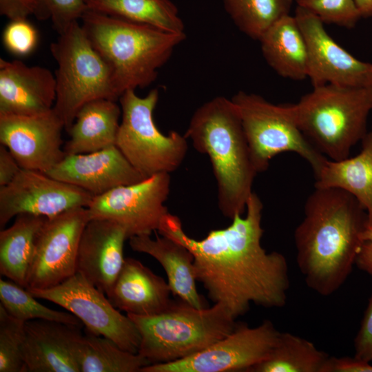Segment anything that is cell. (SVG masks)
<instances>
[{
    "label": "cell",
    "mask_w": 372,
    "mask_h": 372,
    "mask_svg": "<svg viewBox=\"0 0 372 372\" xmlns=\"http://www.w3.org/2000/svg\"><path fill=\"white\" fill-rule=\"evenodd\" d=\"M262 209V202L253 192L245 217L236 215L227 227L211 230L202 240L187 235L180 218L169 212L157 230L192 252L197 281L209 298L225 307L235 319L251 303L265 308H280L287 303V260L281 253H268L261 245Z\"/></svg>",
    "instance_id": "1"
},
{
    "label": "cell",
    "mask_w": 372,
    "mask_h": 372,
    "mask_svg": "<svg viewBox=\"0 0 372 372\" xmlns=\"http://www.w3.org/2000/svg\"><path fill=\"white\" fill-rule=\"evenodd\" d=\"M368 223L366 210L349 192L315 187L294 231L296 262L309 288L323 296L337 291L355 265Z\"/></svg>",
    "instance_id": "2"
},
{
    "label": "cell",
    "mask_w": 372,
    "mask_h": 372,
    "mask_svg": "<svg viewBox=\"0 0 372 372\" xmlns=\"http://www.w3.org/2000/svg\"><path fill=\"white\" fill-rule=\"evenodd\" d=\"M185 136L209 156L217 185L218 206L232 219L242 215L258 174L238 111L224 96L203 103L193 114Z\"/></svg>",
    "instance_id": "3"
},
{
    "label": "cell",
    "mask_w": 372,
    "mask_h": 372,
    "mask_svg": "<svg viewBox=\"0 0 372 372\" xmlns=\"http://www.w3.org/2000/svg\"><path fill=\"white\" fill-rule=\"evenodd\" d=\"M81 19L91 44L110 68L119 98L127 90L154 82L158 70L186 37L185 32H169L90 10Z\"/></svg>",
    "instance_id": "4"
},
{
    "label": "cell",
    "mask_w": 372,
    "mask_h": 372,
    "mask_svg": "<svg viewBox=\"0 0 372 372\" xmlns=\"http://www.w3.org/2000/svg\"><path fill=\"white\" fill-rule=\"evenodd\" d=\"M141 337L138 353L151 364L176 361L205 349L231 333L236 319L223 304L196 308L172 301L154 316L127 314Z\"/></svg>",
    "instance_id": "5"
},
{
    "label": "cell",
    "mask_w": 372,
    "mask_h": 372,
    "mask_svg": "<svg viewBox=\"0 0 372 372\" xmlns=\"http://www.w3.org/2000/svg\"><path fill=\"white\" fill-rule=\"evenodd\" d=\"M291 107L305 137L331 161L349 157L368 131L372 110L365 88L333 84L313 87Z\"/></svg>",
    "instance_id": "6"
},
{
    "label": "cell",
    "mask_w": 372,
    "mask_h": 372,
    "mask_svg": "<svg viewBox=\"0 0 372 372\" xmlns=\"http://www.w3.org/2000/svg\"><path fill=\"white\" fill-rule=\"evenodd\" d=\"M50 51L57 63L53 109L67 132L85 104L98 99H119L110 68L78 21L59 34L51 43Z\"/></svg>",
    "instance_id": "7"
},
{
    "label": "cell",
    "mask_w": 372,
    "mask_h": 372,
    "mask_svg": "<svg viewBox=\"0 0 372 372\" xmlns=\"http://www.w3.org/2000/svg\"><path fill=\"white\" fill-rule=\"evenodd\" d=\"M158 99L157 89L144 97L127 90L118 99L122 118L116 146L145 178L176 170L188 149L185 135L176 131L165 135L156 127L153 113Z\"/></svg>",
    "instance_id": "8"
},
{
    "label": "cell",
    "mask_w": 372,
    "mask_h": 372,
    "mask_svg": "<svg viewBox=\"0 0 372 372\" xmlns=\"http://www.w3.org/2000/svg\"><path fill=\"white\" fill-rule=\"evenodd\" d=\"M240 114L254 167H269L276 155H300L317 176L328 160L305 137L295 119L291 104L276 105L262 96L239 91L231 99Z\"/></svg>",
    "instance_id": "9"
},
{
    "label": "cell",
    "mask_w": 372,
    "mask_h": 372,
    "mask_svg": "<svg viewBox=\"0 0 372 372\" xmlns=\"http://www.w3.org/2000/svg\"><path fill=\"white\" fill-rule=\"evenodd\" d=\"M27 289L35 298L52 302L74 315L85 331L105 337L123 350L138 353L141 337L133 321L80 273L53 287Z\"/></svg>",
    "instance_id": "10"
},
{
    "label": "cell",
    "mask_w": 372,
    "mask_h": 372,
    "mask_svg": "<svg viewBox=\"0 0 372 372\" xmlns=\"http://www.w3.org/2000/svg\"><path fill=\"white\" fill-rule=\"evenodd\" d=\"M280 334L269 320L256 327L237 324L231 333L202 351L176 361L147 365L140 372L249 371L269 357Z\"/></svg>",
    "instance_id": "11"
},
{
    "label": "cell",
    "mask_w": 372,
    "mask_h": 372,
    "mask_svg": "<svg viewBox=\"0 0 372 372\" xmlns=\"http://www.w3.org/2000/svg\"><path fill=\"white\" fill-rule=\"evenodd\" d=\"M170 185L169 174L159 173L94 196L87 207L90 220L114 222L126 231L128 239L151 235L169 213L164 203L169 196Z\"/></svg>",
    "instance_id": "12"
},
{
    "label": "cell",
    "mask_w": 372,
    "mask_h": 372,
    "mask_svg": "<svg viewBox=\"0 0 372 372\" xmlns=\"http://www.w3.org/2000/svg\"><path fill=\"white\" fill-rule=\"evenodd\" d=\"M89 220L87 207L46 218L37 239L26 289L53 287L76 273L79 242Z\"/></svg>",
    "instance_id": "13"
},
{
    "label": "cell",
    "mask_w": 372,
    "mask_h": 372,
    "mask_svg": "<svg viewBox=\"0 0 372 372\" xmlns=\"http://www.w3.org/2000/svg\"><path fill=\"white\" fill-rule=\"evenodd\" d=\"M94 196L38 170L21 169L8 185L0 187V227L21 214L47 218L76 207H87Z\"/></svg>",
    "instance_id": "14"
},
{
    "label": "cell",
    "mask_w": 372,
    "mask_h": 372,
    "mask_svg": "<svg viewBox=\"0 0 372 372\" xmlns=\"http://www.w3.org/2000/svg\"><path fill=\"white\" fill-rule=\"evenodd\" d=\"M65 125L54 109L30 115L0 114V143L22 169L46 173L65 156Z\"/></svg>",
    "instance_id": "15"
},
{
    "label": "cell",
    "mask_w": 372,
    "mask_h": 372,
    "mask_svg": "<svg viewBox=\"0 0 372 372\" xmlns=\"http://www.w3.org/2000/svg\"><path fill=\"white\" fill-rule=\"evenodd\" d=\"M295 18L304 34L308 54V76L313 87L333 84L365 88L372 79V63L359 60L338 45L324 23L297 6Z\"/></svg>",
    "instance_id": "16"
},
{
    "label": "cell",
    "mask_w": 372,
    "mask_h": 372,
    "mask_svg": "<svg viewBox=\"0 0 372 372\" xmlns=\"http://www.w3.org/2000/svg\"><path fill=\"white\" fill-rule=\"evenodd\" d=\"M45 174L80 187L94 196L146 178L116 145L91 153L65 155Z\"/></svg>",
    "instance_id": "17"
},
{
    "label": "cell",
    "mask_w": 372,
    "mask_h": 372,
    "mask_svg": "<svg viewBox=\"0 0 372 372\" xmlns=\"http://www.w3.org/2000/svg\"><path fill=\"white\" fill-rule=\"evenodd\" d=\"M80 326L45 320L25 324L22 347L27 372H80Z\"/></svg>",
    "instance_id": "18"
},
{
    "label": "cell",
    "mask_w": 372,
    "mask_h": 372,
    "mask_svg": "<svg viewBox=\"0 0 372 372\" xmlns=\"http://www.w3.org/2000/svg\"><path fill=\"white\" fill-rule=\"evenodd\" d=\"M126 231L107 220H90L79 242L76 272L107 295L123 265Z\"/></svg>",
    "instance_id": "19"
},
{
    "label": "cell",
    "mask_w": 372,
    "mask_h": 372,
    "mask_svg": "<svg viewBox=\"0 0 372 372\" xmlns=\"http://www.w3.org/2000/svg\"><path fill=\"white\" fill-rule=\"evenodd\" d=\"M56 79L50 70L0 59V114L30 115L53 108Z\"/></svg>",
    "instance_id": "20"
},
{
    "label": "cell",
    "mask_w": 372,
    "mask_h": 372,
    "mask_svg": "<svg viewBox=\"0 0 372 372\" xmlns=\"http://www.w3.org/2000/svg\"><path fill=\"white\" fill-rule=\"evenodd\" d=\"M171 289L163 278L141 261L125 258L123 267L107 297L113 306L127 314L154 316L172 304Z\"/></svg>",
    "instance_id": "21"
},
{
    "label": "cell",
    "mask_w": 372,
    "mask_h": 372,
    "mask_svg": "<svg viewBox=\"0 0 372 372\" xmlns=\"http://www.w3.org/2000/svg\"><path fill=\"white\" fill-rule=\"evenodd\" d=\"M132 250L148 254L163 267L172 293L180 300L198 309L205 304L196 289L194 256L182 244L164 236L140 235L129 238Z\"/></svg>",
    "instance_id": "22"
},
{
    "label": "cell",
    "mask_w": 372,
    "mask_h": 372,
    "mask_svg": "<svg viewBox=\"0 0 372 372\" xmlns=\"http://www.w3.org/2000/svg\"><path fill=\"white\" fill-rule=\"evenodd\" d=\"M121 114L116 101L98 99L85 104L68 132L70 138L63 146L65 155L91 153L116 145Z\"/></svg>",
    "instance_id": "23"
},
{
    "label": "cell",
    "mask_w": 372,
    "mask_h": 372,
    "mask_svg": "<svg viewBox=\"0 0 372 372\" xmlns=\"http://www.w3.org/2000/svg\"><path fill=\"white\" fill-rule=\"evenodd\" d=\"M259 41L265 61L278 75L294 81L307 78V46L294 16L282 17Z\"/></svg>",
    "instance_id": "24"
},
{
    "label": "cell",
    "mask_w": 372,
    "mask_h": 372,
    "mask_svg": "<svg viewBox=\"0 0 372 372\" xmlns=\"http://www.w3.org/2000/svg\"><path fill=\"white\" fill-rule=\"evenodd\" d=\"M356 156L340 161L327 160L315 176L314 187H335L353 195L363 206L372 223V126L361 140Z\"/></svg>",
    "instance_id": "25"
},
{
    "label": "cell",
    "mask_w": 372,
    "mask_h": 372,
    "mask_svg": "<svg viewBox=\"0 0 372 372\" xmlns=\"http://www.w3.org/2000/svg\"><path fill=\"white\" fill-rule=\"evenodd\" d=\"M46 218L21 214L11 226L0 231L1 275L25 288L37 239Z\"/></svg>",
    "instance_id": "26"
},
{
    "label": "cell",
    "mask_w": 372,
    "mask_h": 372,
    "mask_svg": "<svg viewBox=\"0 0 372 372\" xmlns=\"http://www.w3.org/2000/svg\"><path fill=\"white\" fill-rule=\"evenodd\" d=\"M87 10L181 33L184 23L170 0H85Z\"/></svg>",
    "instance_id": "27"
},
{
    "label": "cell",
    "mask_w": 372,
    "mask_h": 372,
    "mask_svg": "<svg viewBox=\"0 0 372 372\" xmlns=\"http://www.w3.org/2000/svg\"><path fill=\"white\" fill-rule=\"evenodd\" d=\"M329 355L316 345L289 332H280L269 357L249 372H322Z\"/></svg>",
    "instance_id": "28"
},
{
    "label": "cell",
    "mask_w": 372,
    "mask_h": 372,
    "mask_svg": "<svg viewBox=\"0 0 372 372\" xmlns=\"http://www.w3.org/2000/svg\"><path fill=\"white\" fill-rule=\"evenodd\" d=\"M80 372H140L150 362L138 353L120 348L111 340L85 331L81 340Z\"/></svg>",
    "instance_id": "29"
},
{
    "label": "cell",
    "mask_w": 372,
    "mask_h": 372,
    "mask_svg": "<svg viewBox=\"0 0 372 372\" xmlns=\"http://www.w3.org/2000/svg\"><path fill=\"white\" fill-rule=\"evenodd\" d=\"M237 28L251 39L260 40L282 17L290 14L293 0H222Z\"/></svg>",
    "instance_id": "30"
},
{
    "label": "cell",
    "mask_w": 372,
    "mask_h": 372,
    "mask_svg": "<svg viewBox=\"0 0 372 372\" xmlns=\"http://www.w3.org/2000/svg\"><path fill=\"white\" fill-rule=\"evenodd\" d=\"M26 288L10 280L0 279L1 304L12 317L26 322L45 320L79 325L81 320L70 312L48 308L39 302Z\"/></svg>",
    "instance_id": "31"
},
{
    "label": "cell",
    "mask_w": 372,
    "mask_h": 372,
    "mask_svg": "<svg viewBox=\"0 0 372 372\" xmlns=\"http://www.w3.org/2000/svg\"><path fill=\"white\" fill-rule=\"evenodd\" d=\"M25 324L0 304V372H27L22 353Z\"/></svg>",
    "instance_id": "32"
},
{
    "label": "cell",
    "mask_w": 372,
    "mask_h": 372,
    "mask_svg": "<svg viewBox=\"0 0 372 372\" xmlns=\"http://www.w3.org/2000/svg\"><path fill=\"white\" fill-rule=\"evenodd\" d=\"M297 6L304 8L324 23L353 28L362 18L355 0H295Z\"/></svg>",
    "instance_id": "33"
},
{
    "label": "cell",
    "mask_w": 372,
    "mask_h": 372,
    "mask_svg": "<svg viewBox=\"0 0 372 372\" xmlns=\"http://www.w3.org/2000/svg\"><path fill=\"white\" fill-rule=\"evenodd\" d=\"M46 19L60 34L87 10L85 0H39Z\"/></svg>",
    "instance_id": "34"
},
{
    "label": "cell",
    "mask_w": 372,
    "mask_h": 372,
    "mask_svg": "<svg viewBox=\"0 0 372 372\" xmlns=\"http://www.w3.org/2000/svg\"><path fill=\"white\" fill-rule=\"evenodd\" d=\"M3 43L7 50L17 56L32 52L38 41L34 27L26 19L11 21L3 32Z\"/></svg>",
    "instance_id": "35"
},
{
    "label": "cell",
    "mask_w": 372,
    "mask_h": 372,
    "mask_svg": "<svg viewBox=\"0 0 372 372\" xmlns=\"http://www.w3.org/2000/svg\"><path fill=\"white\" fill-rule=\"evenodd\" d=\"M0 13L11 21L27 19L32 14L46 19L39 0H0Z\"/></svg>",
    "instance_id": "36"
},
{
    "label": "cell",
    "mask_w": 372,
    "mask_h": 372,
    "mask_svg": "<svg viewBox=\"0 0 372 372\" xmlns=\"http://www.w3.org/2000/svg\"><path fill=\"white\" fill-rule=\"evenodd\" d=\"M355 357L372 361V296L354 340Z\"/></svg>",
    "instance_id": "37"
},
{
    "label": "cell",
    "mask_w": 372,
    "mask_h": 372,
    "mask_svg": "<svg viewBox=\"0 0 372 372\" xmlns=\"http://www.w3.org/2000/svg\"><path fill=\"white\" fill-rule=\"evenodd\" d=\"M322 372H372V365L369 362L355 356H329L324 365Z\"/></svg>",
    "instance_id": "38"
},
{
    "label": "cell",
    "mask_w": 372,
    "mask_h": 372,
    "mask_svg": "<svg viewBox=\"0 0 372 372\" xmlns=\"http://www.w3.org/2000/svg\"><path fill=\"white\" fill-rule=\"evenodd\" d=\"M22 168L4 145L0 146V187L9 184Z\"/></svg>",
    "instance_id": "39"
},
{
    "label": "cell",
    "mask_w": 372,
    "mask_h": 372,
    "mask_svg": "<svg viewBox=\"0 0 372 372\" xmlns=\"http://www.w3.org/2000/svg\"><path fill=\"white\" fill-rule=\"evenodd\" d=\"M355 265L361 270L372 276V245L364 242L356 258Z\"/></svg>",
    "instance_id": "40"
},
{
    "label": "cell",
    "mask_w": 372,
    "mask_h": 372,
    "mask_svg": "<svg viewBox=\"0 0 372 372\" xmlns=\"http://www.w3.org/2000/svg\"><path fill=\"white\" fill-rule=\"evenodd\" d=\"M355 2L362 18L372 17V0H355Z\"/></svg>",
    "instance_id": "41"
},
{
    "label": "cell",
    "mask_w": 372,
    "mask_h": 372,
    "mask_svg": "<svg viewBox=\"0 0 372 372\" xmlns=\"http://www.w3.org/2000/svg\"><path fill=\"white\" fill-rule=\"evenodd\" d=\"M362 238L364 242H369L372 245V223H367L362 234Z\"/></svg>",
    "instance_id": "42"
},
{
    "label": "cell",
    "mask_w": 372,
    "mask_h": 372,
    "mask_svg": "<svg viewBox=\"0 0 372 372\" xmlns=\"http://www.w3.org/2000/svg\"><path fill=\"white\" fill-rule=\"evenodd\" d=\"M365 90L368 96V99L372 106V79L368 85L365 87Z\"/></svg>",
    "instance_id": "43"
}]
</instances>
